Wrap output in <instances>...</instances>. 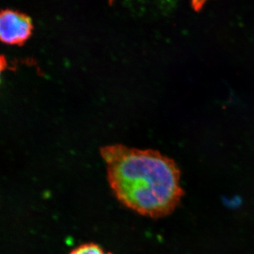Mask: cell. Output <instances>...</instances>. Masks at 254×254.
Masks as SVG:
<instances>
[{"label":"cell","instance_id":"1","mask_svg":"<svg viewBox=\"0 0 254 254\" xmlns=\"http://www.w3.org/2000/svg\"><path fill=\"white\" fill-rule=\"evenodd\" d=\"M100 154L110 189L127 208L158 219L173 213L181 203V173L172 159L156 150L121 144L103 147Z\"/></svg>","mask_w":254,"mask_h":254},{"label":"cell","instance_id":"2","mask_svg":"<svg viewBox=\"0 0 254 254\" xmlns=\"http://www.w3.org/2000/svg\"><path fill=\"white\" fill-rule=\"evenodd\" d=\"M31 18L18 11H0V41L11 46H23L33 32Z\"/></svg>","mask_w":254,"mask_h":254},{"label":"cell","instance_id":"3","mask_svg":"<svg viewBox=\"0 0 254 254\" xmlns=\"http://www.w3.org/2000/svg\"><path fill=\"white\" fill-rule=\"evenodd\" d=\"M68 254H113L105 252L100 246L94 243L83 244L78 246Z\"/></svg>","mask_w":254,"mask_h":254},{"label":"cell","instance_id":"4","mask_svg":"<svg viewBox=\"0 0 254 254\" xmlns=\"http://www.w3.org/2000/svg\"><path fill=\"white\" fill-rule=\"evenodd\" d=\"M7 66V62H6V58L4 55H0V76L3 71L6 68Z\"/></svg>","mask_w":254,"mask_h":254}]
</instances>
